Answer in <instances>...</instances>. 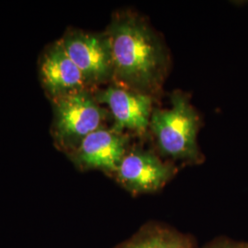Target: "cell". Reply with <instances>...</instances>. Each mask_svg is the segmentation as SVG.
Segmentation results:
<instances>
[{
    "instance_id": "obj_1",
    "label": "cell",
    "mask_w": 248,
    "mask_h": 248,
    "mask_svg": "<svg viewBox=\"0 0 248 248\" xmlns=\"http://www.w3.org/2000/svg\"><path fill=\"white\" fill-rule=\"evenodd\" d=\"M106 33L112 55V83L155 98L170 65L159 34L146 18L129 9L113 14Z\"/></svg>"
},
{
    "instance_id": "obj_2",
    "label": "cell",
    "mask_w": 248,
    "mask_h": 248,
    "mask_svg": "<svg viewBox=\"0 0 248 248\" xmlns=\"http://www.w3.org/2000/svg\"><path fill=\"white\" fill-rule=\"evenodd\" d=\"M169 108H154L150 129L161 157L186 166H198L205 160L197 136L201 128V118L188 96L174 91L170 96Z\"/></svg>"
},
{
    "instance_id": "obj_3",
    "label": "cell",
    "mask_w": 248,
    "mask_h": 248,
    "mask_svg": "<svg viewBox=\"0 0 248 248\" xmlns=\"http://www.w3.org/2000/svg\"><path fill=\"white\" fill-rule=\"evenodd\" d=\"M52 134L55 145L68 155L90 133L106 127L111 118L92 90L86 89L55 98L53 101Z\"/></svg>"
},
{
    "instance_id": "obj_4",
    "label": "cell",
    "mask_w": 248,
    "mask_h": 248,
    "mask_svg": "<svg viewBox=\"0 0 248 248\" xmlns=\"http://www.w3.org/2000/svg\"><path fill=\"white\" fill-rule=\"evenodd\" d=\"M177 164L141 146L130 147L112 179L133 197L161 191L177 176Z\"/></svg>"
},
{
    "instance_id": "obj_5",
    "label": "cell",
    "mask_w": 248,
    "mask_h": 248,
    "mask_svg": "<svg viewBox=\"0 0 248 248\" xmlns=\"http://www.w3.org/2000/svg\"><path fill=\"white\" fill-rule=\"evenodd\" d=\"M59 42L78 67L90 90L95 91L101 85L112 83V55L106 31L95 33L71 29Z\"/></svg>"
},
{
    "instance_id": "obj_6",
    "label": "cell",
    "mask_w": 248,
    "mask_h": 248,
    "mask_svg": "<svg viewBox=\"0 0 248 248\" xmlns=\"http://www.w3.org/2000/svg\"><path fill=\"white\" fill-rule=\"evenodd\" d=\"M93 93L99 104L108 107L113 130L124 133L128 131L139 137H145L154 110V97L114 83Z\"/></svg>"
},
{
    "instance_id": "obj_7",
    "label": "cell",
    "mask_w": 248,
    "mask_h": 248,
    "mask_svg": "<svg viewBox=\"0 0 248 248\" xmlns=\"http://www.w3.org/2000/svg\"><path fill=\"white\" fill-rule=\"evenodd\" d=\"M129 148L127 133L103 127L88 135L67 156L81 172L98 170L112 178Z\"/></svg>"
},
{
    "instance_id": "obj_8",
    "label": "cell",
    "mask_w": 248,
    "mask_h": 248,
    "mask_svg": "<svg viewBox=\"0 0 248 248\" xmlns=\"http://www.w3.org/2000/svg\"><path fill=\"white\" fill-rule=\"evenodd\" d=\"M39 72L43 88L51 101L89 89L82 73L59 41L45 49L41 56Z\"/></svg>"
},
{
    "instance_id": "obj_9",
    "label": "cell",
    "mask_w": 248,
    "mask_h": 248,
    "mask_svg": "<svg viewBox=\"0 0 248 248\" xmlns=\"http://www.w3.org/2000/svg\"><path fill=\"white\" fill-rule=\"evenodd\" d=\"M191 232L180 231L168 222L150 220L112 248H198Z\"/></svg>"
},
{
    "instance_id": "obj_10",
    "label": "cell",
    "mask_w": 248,
    "mask_h": 248,
    "mask_svg": "<svg viewBox=\"0 0 248 248\" xmlns=\"http://www.w3.org/2000/svg\"><path fill=\"white\" fill-rule=\"evenodd\" d=\"M198 248H248V242L232 239L225 235H219Z\"/></svg>"
}]
</instances>
